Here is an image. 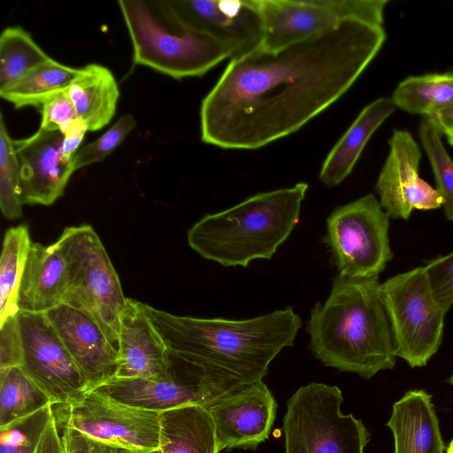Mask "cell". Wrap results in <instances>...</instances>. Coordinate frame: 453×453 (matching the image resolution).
<instances>
[{
    "mask_svg": "<svg viewBox=\"0 0 453 453\" xmlns=\"http://www.w3.org/2000/svg\"><path fill=\"white\" fill-rule=\"evenodd\" d=\"M383 27L358 20L231 58L200 108L201 139L256 150L288 136L341 98L380 50Z\"/></svg>",
    "mask_w": 453,
    "mask_h": 453,
    "instance_id": "obj_1",
    "label": "cell"
},
{
    "mask_svg": "<svg viewBox=\"0 0 453 453\" xmlns=\"http://www.w3.org/2000/svg\"><path fill=\"white\" fill-rule=\"evenodd\" d=\"M143 309L170 353L231 390L263 380L302 326L292 307L241 320L178 316L146 303Z\"/></svg>",
    "mask_w": 453,
    "mask_h": 453,
    "instance_id": "obj_2",
    "label": "cell"
},
{
    "mask_svg": "<svg viewBox=\"0 0 453 453\" xmlns=\"http://www.w3.org/2000/svg\"><path fill=\"white\" fill-rule=\"evenodd\" d=\"M378 277L336 275L329 296L311 311L306 330L314 357L325 365L370 379L392 369L395 352Z\"/></svg>",
    "mask_w": 453,
    "mask_h": 453,
    "instance_id": "obj_3",
    "label": "cell"
},
{
    "mask_svg": "<svg viewBox=\"0 0 453 453\" xmlns=\"http://www.w3.org/2000/svg\"><path fill=\"white\" fill-rule=\"evenodd\" d=\"M307 189V183L298 182L207 214L188 231V243L203 258L226 267L271 259L297 225Z\"/></svg>",
    "mask_w": 453,
    "mask_h": 453,
    "instance_id": "obj_4",
    "label": "cell"
},
{
    "mask_svg": "<svg viewBox=\"0 0 453 453\" xmlns=\"http://www.w3.org/2000/svg\"><path fill=\"white\" fill-rule=\"evenodd\" d=\"M118 4L135 65L180 80L203 76L236 56L233 47L192 25L173 0H119Z\"/></svg>",
    "mask_w": 453,
    "mask_h": 453,
    "instance_id": "obj_5",
    "label": "cell"
},
{
    "mask_svg": "<svg viewBox=\"0 0 453 453\" xmlns=\"http://www.w3.org/2000/svg\"><path fill=\"white\" fill-rule=\"evenodd\" d=\"M57 242L67 263L63 303L92 317L119 350L120 318L127 298L100 238L91 226L81 225L66 227Z\"/></svg>",
    "mask_w": 453,
    "mask_h": 453,
    "instance_id": "obj_6",
    "label": "cell"
},
{
    "mask_svg": "<svg viewBox=\"0 0 453 453\" xmlns=\"http://www.w3.org/2000/svg\"><path fill=\"white\" fill-rule=\"evenodd\" d=\"M337 386L311 382L288 399L283 418L285 453H364L369 432L344 414Z\"/></svg>",
    "mask_w": 453,
    "mask_h": 453,
    "instance_id": "obj_7",
    "label": "cell"
},
{
    "mask_svg": "<svg viewBox=\"0 0 453 453\" xmlns=\"http://www.w3.org/2000/svg\"><path fill=\"white\" fill-rule=\"evenodd\" d=\"M395 356L421 367L438 350L446 312L434 299L424 266L399 273L380 286Z\"/></svg>",
    "mask_w": 453,
    "mask_h": 453,
    "instance_id": "obj_8",
    "label": "cell"
},
{
    "mask_svg": "<svg viewBox=\"0 0 453 453\" xmlns=\"http://www.w3.org/2000/svg\"><path fill=\"white\" fill-rule=\"evenodd\" d=\"M389 217L372 194L337 207L326 219L322 238L339 275L378 277L391 260Z\"/></svg>",
    "mask_w": 453,
    "mask_h": 453,
    "instance_id": "obj_9",
    "label": "cell"
},
{
    "mask_svg": "<svg viewBox=\"0 0 453 453\" xmlns=\"http://www.w3.org/2000/svg\"><path fill=\"white\" fill-rule=\"evenodd\" d=\"M264 38L261 47L279 49L348 20L382 27L388 0H257Z\"/></svg>",
    "mask_w": 453,
    "mask_h": 453,
    "instance_id": "obj_10",
    "label": "cell"
},
{
    "mask_svg": "<svg viewBox=\"0 0 453 453\" xmlns=\"http://www.w3.org/2000/svg\"><path fill=\"white\" fill-rule=\"evenodd\" d=\"M66 426L115 448L142 453L159 448L160 412L90 389L66 405Z\"/></svg>",
    "mask_w": 453,
    "mask_h": 453,
    "instance_id": "obj_11",
    "label": "cell"
},
{
    "mask_svg": "<svg viewBox=\"0 0 453 453\" xmlns=\"http://www.w3.org/2000/svg\"><path fill=\"white\" fill-rule=\"evenodd\" d=\"M22 342L20 368L52 404L67 405L87 391L83 374L46 313H17Z\"/></svg>",
    "mask_w": 453,
    "mask_h": 453,
    "instance_id": "obj_12",
    "label": "cell"
},
{
    "mask_svg": "<svg viewBox=\"0 0 453 453\" xmlns=\"http://www.w3.org/2000/svg\"><path fill=\"white\" fill-rule=\"evenodd\" d=\"M170 355L172 375L165 380L113 377L93 390L125 404L157 412L187 405L207 407L233 391L198 367Z\"/></svg>",
    "mask_w": 453,
    "mask_h": 453,
    "instance_id": "obj_13",
    "label": "cell"
},
{
    "mask_svg": "<svg viewBox=\"0 0 453 453\" xmlns=\"http://www.w3.org/2000/svg\"><path fill=\"white\" fill-rule=\"evenodd\" d=\"M389 152L376 181L380 204L391 219H408L414 210L441 208L439 191L418 175L421 151L407 130L395 129Z\"/></svg>",
    "mask_w": 453,
    "mask_h": 453,
    "instance_id": "obj_14",
    "label": "cell"
},
{
    "mask_svg": "<svg viewBox=\"0 0 453 453\" xmlns=\"http://www.w3.org/2000/svg\"><path fill=\"white\" fill-rule=\"evenodd\" d=\"M215 426L218 449H256L273 425L277 403L263 380L244 385L205 407Z\"/></svg>",
    "mask_w": 453,
    "mask_h": 453,
    "instance_id": "obj_15",
    "label": "cell"
},
{
    "mask_svg": "<svg viewBox=\"0 0 453 453\" xmlns=\"http://www.w3.org/2000/svg\"><path fill=\"white\" fill-rule=\"evenodd\" d=\"M46 314L83 374L87 390L115 377L118 350L92 317L65 303Z\"/></svg>",
    "mask_w": 453,
    "mask_h": 453,
    "instance_id": "obj_16",
    "label": "cell"
},
{
    "mask_svg": "<svg viewBox=\"0 0 453 453\" xmlns=\"http://www.w3.org/2000/svg\"><path fill=\"white\" fill-rule=\"evenodd\" d=\"M196 27L223 42L236 56L261 47L264 27L257 0H173Z\"/></svg>",
    "mask_w": 453,
    "mask_h": 453,
    "instance_id": "obj_17",
    "label": "cell"
},
{
    "mask_svg": "<svg viewBox=\"0 0 453 453\" xmlns=\"http://www.w3.org/2000/svg\"><path fill=\"white\" fill-rule=\"evenodd\" d=\"M62 142L59 131L42 129L14 141L23 203L50 205L63 195L73 172L72 163L64 158Z\"/></svg>",
    "mask_w": 453,
    "mask_h": 453,
    "instance_id": "obj_18",
    "label": "cell"
},
{
    "mask_svg": "<svg viewBox=\"0 0 453 453\" xmlns=\"http://www.w3.org/2000/svg\"><path fill=\"white\" fill-rule=\"evenodd\" d=\"M119 358L115 377L165 380L172 375V358L143 303L127 298L120 318Z\"/></svg>",
    "mask_w": 453,
    "mask_h": 453,
    "instance_id": "obj_19",
    "label": "cell"
},
{
    "mask_svg": "<svg viewBox=\"0 0 453 453\" xmlns=\"http://www.w3.org/2000/svg\"><path fill=\"white\" fill-rule=\"evenodd\" d=\"M66 287L67 263L58 242H32L19 288V311L46 313L63 303Z\"/></svg>",
    "mask_w": 453,
    "mask_h": 453,
    "instance_id": "obj_20",
    "label": "cell"
},
{
    "mask_svg": "<svg viewBox=\"0 0 453 453\" xmlns=\"http://www.w3.org/2000/svg\"><path fill=\"white\" fill-rule=\"evenodd\" d=\"M387 426L395 453H445L432 396L424 390H410L395 402Z\"/></svg>",
    "mask_w": 453,
    "mask_h": 453,
    "instance_id": "obj_21",
    "label": "cell"
},
{
    "mask_svg": "<svg viewBox=\"0 0 453 453\" xmlns=\"http://www.w3.org/2000/svg\"><path fill=\"white\" fill-rule=\"evenodd\" d=\"M395 108L388 97L375 99L363 108L324 160L319 176L324 185L334 187L349 175L372 135Z\"/></svg>",
    "mask_w": 453,
    "mask_h": 453,
    "instance_id": "obj_22",
    "label": "cell"
},
{
    "mask_svg": "<svg viewBox=\"0 0 453 453\" xmlns=\"http://www.w3.org/2000/svg\"><path fill=\"white\" fill-rule=\"evenodd\" d=\"M78 118L88 131L105 127L114 116L119 97L118 83L105 66L89 64L82 68L66 88Z\"/></svg>",
    "mask_w": 453,
    "mask_h": 453,
    "instance_id": "obj_23",
    "label": "cell"
},
{
    "mask_svg": "<svg viewBox=\"0 0 453 453\" xmlns=\"http://www.w3.org/2000/svg\"><path fill=\"white\" fill-rule=\"evenodd\" d=\"M159 448L163 453H219L209 411L187 405L160 412Z\"/></svg>",
    "mask_w": 453,
    "mask_h": 453,
    "instance_id": "obj_24",
    "label": "cell"
},
{
    "mask_svg": "<svg viewBox=\"0 0 453 453\" xmlns=\"http://www.w3.org/2000/svg\"><path fill=\"white\" fill-rule=\"evenodd\" d=\"M391 99L402 111L429 118L453 103V72L408 77Z\"/></svg>",
    "mask_w": 453,
    "mask_h": 453,
    "instance_id": "obj_25",
    "label": "cell"
},
{
    "mask_svg": "<svg viewBox=\"0 0 453 453\" xmlns=\"http://www.w3.org/2000/svg\"><path fill=\"white\" fill-rule=\"evenodd\" d=\"M79 72L80 68H73L50 58L10 88L0 91V96L16 109L27 106L39 108L49 96L66 89Z\"/></svg>",
    "mask_w": 453,
    "mask_h": 453,
    "instance_id": "obj_26",
    "label": "cell"
},
{
    "mask_svg": "<svg viewBox=\"0 0 453 453\" xmlns=\"http://www.w3.org/2000/svg\"><path fill=\"white\" fill-rule=\"evenodd\" d=\"M31 244L26 226L5 232L0 258V323L19 312V288Z\"/></svg>",
    "mask_w": 453,
    "mask_h": 453,
    "instance_id": "obj_27",
    "label": "cell"
},
{
    "mask_svg": "<svg viewBox=\"0 0 453 453\" xmlns=\"http://www.w3.org/2000/svg\"><path fill=\"white\" fill-rule=\"evenodd\" d=\"M50 404L48 395L20 367L0 370V428Z\"/></svg>",
    "mask_w": 453,
    "mask_h": 453,
    "instance_id": "obj_28",
    "label": "cell"
},
{
    "mask_svg": "<svg viewBox=\"0 0 453 453\" xmlns=\"http://www.w3.org/2000/svg\"><path fill=\"white\" fill-rule=\"evenodd\" d=\"M50 58L26 30L6 27L0 36V91Z\"/></svg>",
    "mask_w": 453,
    "mask_h": 453,
    "instance_id": "obj_29",
    "label": "cell"
},
{
    "mask_svg": "<svg viewBox=\"0 0 453 453\" xmlns=\"http://www.w3.org/2000/svg\"><path fill=\"white\" fill-rule=\"evenodd\" d=\"M22 191L19 163L3 114L0 117V207L8 219L22 215Z\"/></svg>",
    "mask_w": 453,
    "mask_h": 453,
    "instance_id": "obj_30",
    "label": "cell"
},
{
    "mask_svg": "<svg viewBox=\"0 0 453 453\" xmlns=\"http://www.w3.org/2000/svg\"><path fill=\"white\" fill-rule=\"evenodd\" d=\"M418 135L433 169L436 189L443 200L445 216L453 222V160L441 142V133L430 119L423 118Z\"/></svg>",
    "mask_w": 453,
    "mask_h": 453,
    "instance_id": "obj_31",
    "label": "cell"
},
{
    "mask_svg": "<svg viewBox=\"0 0 453 453\" xmlns=\"http://www.w3.org/2000/svg\"><path fill=\"white\" fill-rule=\"evenodd\" d=\"M52 404L0 428V453H35L53 415Z\"/></svg>",
    "mask_w": 453,
    "mask_h": 453,
    "instance_id": "obj_32",
    "label": "cell"
},
{
    "mask_svg": "<svg viewBox=\"0 0 453 453\" xmlns=\"http://www.w3.org/2000/svg\"><path fill=\"white\" fill-rule=\"evenodd\" d=\"M135 120L130 114L123 115L96 141L81 148L72 162L73 172L106 158L134 128Z\"/></svg>",
    "mask_w": 453,
    "mask_h": 453,
    "instance_id": "obj_33",
    "label": "cell"
},
{
    "mask_svg": "<svg viewBox=\"0 0 453 453\" xmlns=\"http://www.w3.org/2000/svg\"><path fill=\"white\" fill-rule=\"evenodd\" d=\"M424 267L434 299L447 312L453 305V252L430 260Z\"/></svg>",
    "mask_w": 453,
    "mask_h": 453,
    "instance_id": "obj_34",
    "label": "cell"
},
{
    "mask_svg": "<svg viewBox=\"0 0 453 453\" xmlns=\"http://www.w3.org/2000/svg\"><path fill=\"white\" fill-rule=\"evenodd\" d=\"M38 109L42 115L39 129L45 131L60 132L65 126L78 119L66 89L49 96Z\"/></svg>",
    "mask_w": 453,
    "mask_h": 453,
    "instance_id": "obj_35",
    "label": "cell"
},
{
    "mask_svg": "<svg viewBox=\"0 0 453 453\" xmlns=\"http://www.w3.org/2000/svg\"><path fill=\"white\" fill-rule=\"evenodd\" d=\"M22 360V342L17 314L0 323V370L19 367Z\"/></svg>",
    "mask_w": 453,
    "mask_h": 453,
    "instance_id": "obj_36",
    "label": "cell"
},
{
    "mask_svg": "<svg viewBox=\"0 0 453 453\" xmlns=\"http://www.w3.org/2000/svg\"><path fill=\"white\" fill-rule=\"evenodd\" d=\"M63 432L65 453H113L118 449L66 426Z\"/></svg>",
    "mask_w": 453,
    "mask_h": 453,
    "instance_id": "obj_37",
    "label": "cell"
},
{
    "mask_svg": "<svg viewBox=\"0 0 453 453\" xmlns=\"http://www.w3.org/2000/svg\"><path fill=\"white\" fill-rule=\"evenodd\" d=\"M87 131V126L79 118L60 131L63 135L62 150L65 161L73 162Z\"/></svg>",
    "mask_w": 453,
    "mask_h": 453,
    "instance_id": "obj_38",
    "label": "cell"
},
{
    "mask_svg": "<svg viewBox=\"0 0 453 453\" xmlns=\"http://www.w3.org/2000/svg\"><path fill=\"white\" fill-rule=\"evenodd\" d=\"M35 453H65L62 436L58 429L57 418L51 416Z\"/></svg>",
    "mask_w": 453,
    "mask_h": 453,
    "instance_id": "obj_39",
    "label": "cell"
},
{
    "mask_svg": "<svg viewBox=\"0 0 453 453\" xmlns=\"http://www.w3.org/2000/svg\"><path fill=\"white\" fill-rule=\"evenodd\" d=\"M430 119L441 133L448 128H453V103L438 113L426 118Z\"/></svg>",
    "mask_w": 453,
    "mask_h": 453,
    "instance_id": "obj_40",
    "label": "cell"
},
{
    "mask_svg": "<svg viewBox=\"0 0 453 453\" xmlns=\"http://www.w3.org/2000/svg\"><path fill=\"white\" fill-rule=\"evenodd\" d=\"M441 134H444L449 142V143L453 146V128H448L441 132Z\"/></svg>",
    "mask_w": 453,
    "mask_h": 453,
    "instance_id": "obj_41",
    "label": "cell"
},
{
    "mask_svg": "<svg viewBox=\"0 0 453 453\" xmlns=\"http://www.w3.org/2000/svg\"><path fill=\"white\" fill-rule=\"evenodd\" d=\"M113 453H138V452H134V451H131V450H128V449L118 448V449H116V450Z\"/></svg>",
    "mask_w": 453,
    "mask_h": 453,
    "instance_id": "obj_42",
    "label": "cell"
},
{
    "mask_svg": "<svg viewBox=\"0 0 453 453\" xmlns=\"http://www.w3.org/2000/svg\"><path fill=\"white\" fill-rule=\"evenodd\" d=\"M142 453H163V451L161 450L160 448H157V449L143 451Z\"/></svg>",
    "mask_w": 453,
    "mask_h": 453,
    "instance_id": "obj_43",
    "label": "cell"
},
{
    "mask_svg": "<svg viewBox=\"0 0 453 453\" xmlns=\"http://www.w3.org/2000/svg\"><path fill=\"white\" fill-rule=\"evenodd\" d=\"M446 453H453V440L451 441V442L449 443V448L447 449V452Z\"/></svg>",
    "mask_w": 453,
    "mask_h": 453,
    "instance_id": "obj_44",
    "label": "cell"
},
{
    "mask_svg": "<svg viewBox=\"0 0 453 453\" xmlns=\"http://www.w3.org/2000/svg\"><path fill=\"white\" fill-rule=\"evenodd\" d=\"M449 382L453 386V373L450 376V378L449 379Z\"/></svg>",
    "mask_w": 453,
    "mask_h": 453,
    "instance_id": "obj_45",
    "label": "cell"
},
{
    "mask_svg": "<svg viewBox=\"0 0 453 453\" xmlns=\"http://www.w3.org/2000/svg\"><path fill=\"white\" fill-rule=\"evenodd\" d=\"M64 449H65V448H64Z\"/></svg>",
    "mask_w": 453,
    "mask_h": 453,
    "instance_id": "obj_46",
    "label": "cell"
}]
</instances>
